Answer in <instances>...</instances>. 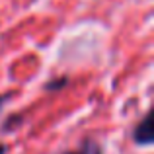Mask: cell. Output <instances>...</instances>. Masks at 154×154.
<instances>
[{
    "label": "cell",
    "mask_w": 154,
    "mask_h": 154,
    "mask_svg": "<svg viewBox=\"0 0 154 154\" xmlns=\"http://www.w3.org/2000/svg\"><path fill=\"white\" fill-rule=\"evenodd\" d=\"M4 100H6V98H2V96H0V107H2V103H4Z\"/></svg>",
    "instance_id": "cell-4"
},
{
    "label": "cell",
    "mask_w": 154,
    "mask_h": 154,
    "mask_svg": "<svg viewBox=\"0 0 154 154\" xmlns=\"http://www.w3.org/2000/svg\"><path fill=\"white\" fill-rule=\"evenodd\" d=\"M63 154H78V152H63Z\"/></svg>",
    "instance_id": "cell-5"
},
{
    "label": "cell",
    "mask_w": 154,
    "mask_h": 154,
    "mask_svg": "<svg viewBox=\"0 0 154 154\" xmlns=\"http://www.w3.org/2000/svg\"><path fill=\"white\" fill-rule=\"evenodd\" d=\"M6 152V146H4V144H0V154H4Z\"/></svg>",
    "instance_id": "cell-3"
},
{
    "label": "cell",
    "mask_w": 154,
    "mask_h": 154,
    "mask_svg": "<svg viewBox=\"0 0 154 154\" xmlns=\"http://www.w3.org/2000/svg\"><path fill=\"white\" fill-rule=\"evenodd\" d=\"M133 139L139 146H150L154 143V133H152V115L146 113L143 117L139 125L135 127V133H133Z\"/></svg>",
    "instance_id": "cell-1"
},
{
    "label": "cell",
    "mask_w": 154,
    "mask_h": 154,
    "mask_svg": "<svg viewBox=\"0 0 154 154\" xmlns=\"http://www.w3.org/2000/svg\"><path fill=\"white\" fill-rule=\"evenodd\" d=\"M78 154H102V148H100V144L94 143V140H86L84 146L78 150Z\"/></svg>",
    "instance_id": "cell-2"
}]
</instances>
